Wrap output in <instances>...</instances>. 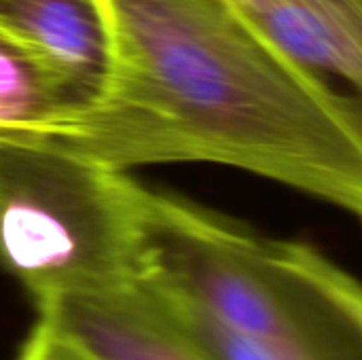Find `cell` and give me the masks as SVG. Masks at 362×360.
Here are the masks:
<instances>
[{"mask_svg":"<svg viewBox=\"0 0 362 360\" xmlns=\"http://www.w3.org/2000/svg\"><path fill=\"white\" fill-rule=\"evenodd\" d=\"M0 25L62 66L93 106L102 100L112 68L102 0H0Z\"/></svg>","mask_w":362,"mask_h":360,"instance_id":"cell-7","label":"cell"},{"mask_svg":"<svg viewBox=\"0 0 362 360\" xmlns=\"http://www.w3.org/2000/svg\"><path fill=\"white\" fill-rule=\"evenodd\" d=\"M91 108L62 66L0 25V140L59 138Z\"/></svg>","mask_w":362,"mask_h":360,"instance_id":"cell-6","label":"cell"},{"mask_svg":"<svg viewBox=\"0 0 362 360\" xmlns=\"http://www.w3.org/2000/svg\"><path fill=\"white\" fill-rule=\"evenodd\" d=\"M112 68L59 138L119 170L229 166L362 223V115L269 47L225 0H102Z\"/></svg>","mask_w":362,"mask_h":360,"instance_id":"cell-1","label":"cell"},{"mask_svg":"<svg viewBox=\"0 0 362 360\" xmlns=\"http://www.w3.org/2000/svg\"><path fill=\"white\" fill-rule=\"evenodd\" d=\"M269 47L362 115V0H225Z\"/></svg>","mask_w":362,"mask_h":360,"instance_id":"cell-5","label":"cell"},{"mask_svg":"<svg viewBox=\"0 0 362 360\" xmlns=\"http://www.w3.org/2000/svg\"><path fill=\"white\" fill-rule=\"evenodd\" d=\"M17 360H91L70 339L59 335L47 323L38 320Z\"/></svg>","mask_w":362,"mask_h":360,"instance_id":"cell-8","label":"cell"},{"mask_svg":"<svg viewBox=\"0 0 362 360\" xmlns=\"http://www.w3.org/2000/svg\"><path fill=\"white\" fill-rule=\"evenodd\" d=\"M140 278L210 360H362V284L310 244L148 191Z\"/></svg>","mask_w":362,"mask_h":360,"instance_id":"cell-2","label":"cell"},{"mask_svg":"<svg viewBox=\"0 0 362 360\" xmlns=\"http://www.w3.org/2000/svg\"><path fill=\"white\" fill-rule=\"evenodd\" d=\"M38 320L91 360H210L168 316L142 280L38 306Z\"/></svg>","mask_w":362,"mask_h":360,"instance_id":"cell-4","label":"cell"},{"mask_svg":"<svg viewBox=\"0 0 362 360\" xmlns=\"http://www.w3.org/2000/svg\"><path fill=\"white\" fill-rule=\"evenodd\" d=\"M51 140H0V265L45 306L142 276L148 189Z\"/></svg>","mask_w":362,"mask_h":360,"instance_id":"cell-3","label":"cell"}]
</instances>
